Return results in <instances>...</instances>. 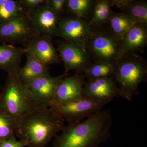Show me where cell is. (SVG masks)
Masks as SVG:
<instances>
[{"label": "cell", "mask_w": 147, "mask_h": 147, "mask_svg": "<svg viewBox=\"0 0 147 147\" xmlns=\"http://www.w3.org/2000/svg\"><path fill=\"white\" fill-rule=\"evenodd\" d=\"M136 23L123 13L113 11L107 24L110 32L120 41L128 30Z\"/></svg>", "instance_id": "20"}, {"label": "cell", "mask_w": 147, "mask_h": 147, "mask_svg": "<svg viewBox=\"0 0 147 147\" xmlns=\"http://www.w3.org/2000/svg\"><path fill=\"white\" fill-rule=\"evenodd\" d=\"M41 34L36 30L27 13L11 21L0 24V43L20 44L26 47L30 40Z\"/></svg>", "instance_id": "7"}, {"label": "cell", "mask_w": 147, "mask_h": 147, "mask_svg": "<svg viewBox=\"0 0 147 147\" xmlns=\"http://www.w3.org/2000/svg\"><path fill=\"white\" fill-rule=\"evenodd\" d=\"M120 41L104 26L94 28L86 50L94 61L115 63L121 57Z\"/></svg>", "instance_id": "6"}, {"label": "cell", "mask_w": 147, "mask_h": 147, "mask_svg": "<svg viewBox=\"0 0 147 147\" xmlns=\"http://www.w3.org/2000/svg\"><path fill=\"white\" fill-rule=\"evenodd\" d=\"M121 13L135 22L147 25V2L143 0H112Z\"/></svg>", "instance_id": "18"}, {"label": "cell", "mask_w": 147, "mask_h": 147, "mask_svg": "<svg viewBox=\"0 0 147 147\" xmlns=\"http://www.w3.org/2000/svg\"><path fill=\"white\" fill-rule=\"evenodd\" d=\"M113 100L99 99L83 97L50 108L65 120L68 125L80 123L85 119H88L102 111V108Z\"/></svg>", "instance_id": "5"}, {"label": "cell", "mask_w": 147, "mask_h": 147, "mask_svg": "<svg viewBox=\"0 0 147 147\" xmlns=\"http://www.w3.org/2000/svg\"><path fill=\"white\" fill-rule=\"evenodd\" d=\"M27 13L19 0H6L0 6V24L11 21Z\"/></svg>", "instance_id": "23"}, {"label": "cell", "mask_w": 147, "mask_h": 147, "mask_svg": "<svg viewBox=\"0 0 147 147\" xmlns=\"http://www.w3.org/2000/svg\"><path fill=\"white\" fill-rule=\"evenodd\" d=\"M85 78L84 74L76 73L73 76L64 77L58 87L50 107L83 97Z\"/></svg>", "instance_id": "12"}, {"label": "cell", "mask_w": 147, "mask_h": 147, "mask_svg": "<svg viewBox=\"0 0 147 147\" xmlns=\"http://www.w3.org/2000/svg\"><path fill=\"white\" fill-rule=\"evenodd\" d=\"M94 3V0H67L66 13L88 22Z\"/></svg>", "instance_id": "21"}, {"label": "cell", "mask_w": 147, "mask_h": 147, "mask_svg": "<svg viewBox=\"0 0 147 147\" xmlns=\"http://www.w3.org/2000/svg\"><path fill=\"white\" fill-rule=\"evenodd\" d=\"M67 0H47V4L60 18L66 13Z\"/></svg>", "instance_id": "25"}, {"label": "cell", "mask_w": 147, "mask_h": 147, "mask_svg": "<svg viewBox=\"0 0 147 147\" xmlns=\"http://www.w3.org/2000/svg\"><path fill=\"white\" fill-rule=\"evenodd\" d=\"M27 11L33 10L45 3L47 0H19Z\"/></svg>", "instance_id": "26"}, {"label": "cell", "mask_w": 147, "mask_h": 147, "mask_svg": "<svg viewBox=\"0 0 147 147\" xmlns=\"http://www.w3.org/2000/svg\"><path fill=\"white\" fill-rule=\"evenodd\" d=\"M27 14L33 26L40 34L56 37L61 18L48 5L47 1L37 8L27 11Z\"/></svg>", "instance_id": "11"}, {"label": "cell", "mask_w": 147, "mask_h": 147, "mask_svg": "<svg viewBox=\"0 0 147 147\" xmlns=\"http://www.w3.org/2000/svg\"><path fill=\"white\" fill-rule=\"evenodd\" d=\"M115 69V63L94 61L88 66L83 74L88 79L107 78L114 76Z\"/></svg>", "instance_id": "22"}, {"label": "cell", "mask_w": 147, "mask_h": 147, "mask_svg": "<svg viewBox=\"0 0 147 147\" xmlns=\"http://www.w3.org/2000/svg\"><path fill=\"white\" fill-rule=\"evenodd\" d=\"M25 55L26 57V64L18 69L17 75L21 83L26 86L35 79L49 73V66L28 51H26Z\"/></svg>", "instance_id": "17"}, {"label": "cell", "mask_w": 147, "mask_h": 147, "mask_svg": "<svg viewBox=\"0 0 147 147\" xmlns=\"http://www.w3.org/2000/svg\"><path fill=\"white\" fill-rule=\"evenodd\" d=\"M14 122L15 136L30 147H44L66 126L52 108L41 106Z\"/></svg>", "instance_id": "1"}, {"label": "cell", "mask_w": 147, "mask_h": 147, "mask_svg": "<svg viewBox=\"0 0 147 147\" xmlns=\"http://www.w3.org/2000/svg\"><path fill=\"white\" fill-rule=\"evenodd\" d=\"M93 31L87 21L67 15L59 21L56 37L86 50Z\"/></svg>", "instance_id": "8"}, {"label": "cell", "mask_w": 147, "mask_h": 147, "mask_svg": "<svg viewBox=\"0 0 147 147\" xmlns=\"http://www.w3.org/2000/svg\"><path fill=\"white\" fill-rule=\"evenodd\" d=\"M57 51L63 63L65 72L73 70L76 73L83 74L91 63L90 53L82 47L63 40L57 42Z\"/></svg>", "instance_id": "9"}, {"label": "cell", "mask_w": 147, "mask_h": 147, "mask_svg": "<svg viewBox=\"0 0 147 147\" xmlns=\"http://www.w3.org/2000/svg\"><path fill=\"white\" fill-rule=\"evenodd\" d=\"M39 106L19 80L17 72L7 74L0 92V111L14 121Z\"/></svg>", "instance_id": "4"}, {"label": "cell", "mask_w": 147, "mask_h": 147, "mask_svg": "<svg viewBox=\"0 0 147 147\" xmlns=\"http://www.w3.org/2000/svg\"><path fill=\"white\" fill-rule=\"evenodd\" d=\"M112 0H94L88 23L93 28H100L108 23L113 11Z\"/></svg>", "instance_id": "19"}, {"label": "cell", "mask_w": 147, "mask_h": 147, "mask_svg": "<svg viewBox=\"0 0 147 147\" xmlns=\"http://www.w3.org/2000/svg\"><path fill=\"white\" fill-rule=\"evenodd\" d=\"M67 74L53 76L48 73L35 79L26 86L40 106L50 107L59 85Z\"/></svg>", "instance_id": "10"}, {"label": "cell", "mask_w": 147, "mask_h": 147, "mask_svg": "<svg viewBox=\"0 0 147 147\" xmlns=\"http://www.w3.org/2000/svg\"><path fill=\"white\" fill-rule=\"evenodd\" d=\"M117 83L113 76L88 79L84 84L83 97L113 100L115 98L121 97Z\"/></svg>", "instance_id": "14"}, {"label": "cell", "mask_w": 147, "mask_h": 147, "mask_svg": "<svg viewBox=\"0 0 147 147\" xmlns=\"http://www.w3.org/2000/svg\"><path fill=\"white\" fill-rule=\"evenodd\" d=\"M24 48L48 66L59 63L57 51L53 42V37L39 34L30 40Z\"/></svg>", "instance_id": "13"}, {"label": "cell", "mask_w": 147, "mask_h": 147, "mask_svg": "<svg viewBox=\"0 0 147 147\" xmlns=\"http://www.w3.org/2000/svg\"><path fill=\"white\" fill-rule=\"evenodd\" d=\"M112 117L109 110L75 125H68L55 137L53 147H98L110 136Z\"/></svg>", "instance_id": "2"}, {"label": "cell", "mask_w": 147, "mask_h": 147, "mask_svg": "<svg viewBox=\"0 0 147 147\" xmlns=\"http://www.w3.org/2000/svg\"><path fill=\"white\" fill-rule=\"evenodd\" d=\"M26 53L24 47L9 44L0 45V70L7 74L18 72Z\"/></svg>", "instance_id": "16"}, {"label": "cell", "mask_w": 147, "mask_h": 147, "mask_svg": "<svg viewBox=\"0 0 147 147\" xmlns=\"http://www.w3.org/2000/svg\"><path fill=\"white\" fill-rule=\"evenodd\" d=\"M121 56L128 53L142 52L147 44V25L136 23L120 40Z\"/></svg>", "instance_id": "15"}, {"label": "cell", "mask_w": 147, "mask_h": 147, "mask_svg": "<svg viewBox=\"0 0 147 147\" xmlns=\"http://www.w3.org/2000/svg\"><path fill=\"white\" fill-rule=\"evenodd\" d=\"M25 145L21 141H17L16 137L0 142V147H24Z\"/></svg>", "instance_id": "27"}, {"label": "cell", "mask_w": 147, "mask_h": 147, "mask_svg": "<svg viewBox=\"0 0 147 147\" xmlns=\"http://www.w3.org/2000/svg\"><path fill=\"white\" fill-rule=\"evenodd\" d=\"M14 137V120L0 111V142Z\"/></svg>", "instance_id": "24"}, {"label": "cell", "mask_w": 147, "mask_h": 147, "mask_svg": "<svg viewBox=\"0 0 147 147\" xmlns=\"http://www.w3.org/2000/svg\"><path fill=\"white\" fill-rule=\"evenodd\" d=\"M6 0H0V6L3 5L5 3Z\"/></svg>", "instance_id": "28"}, {"label": "cell", "mask_w": 147, "mask_h": 147, "mask_svg": "<svg viewBox=\"0 0 147 147\" xmlns=\"http://www.w3.org/2000/svg\"><path fill=\"white\" fill-rule=\"evenodd\" d=\"M115 65L114 76L119 85L121 97L131 101L140 93V84L146 81V62L136 53H128L121 55Z\"/></svg>", "instance_id": "3"}, {"label": "cell", "mask_w": 147, "mask_h": 147, "mask_svg": "<svg viewBox=\"0 0 147 147\" xmlns=\"http://www.w3.org/2000/svg\"><path fill=\"white\" fill-rule=\"evenodd\" d=\"M3 87L1 85V84H0V92H1V91Z\"/></svg>", "instance_id": "29"}]
</instances>
